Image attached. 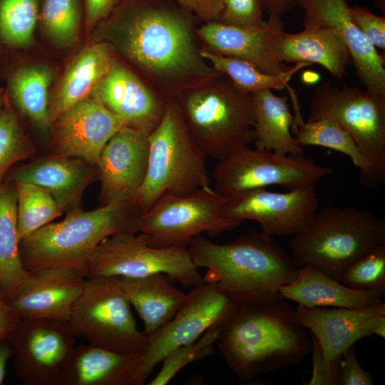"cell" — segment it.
<instances>
[{"label":"cell","mask_w":385,"mask_h":385,"mask_svg":"<svg viewBox=\"0 0 385 385\" xmlns=\"http://www.w3.org/2000/svg\"><path fill=\"white\" fill-rule=\"evenodd\" d=\"M201 23L173 0H120L93 41L111 45L155 90L174 98L219 73L200 54Z\"/></svg>","instance_id":"6da1fadb"},{"label":"cell","mask_w":385,"mask_h":385,"mask_svg":"<svg viewBox=\"0 0 385 385\" xmlns=\"http://www.w3.org/2000/svg\"><path fill=\"white\" fill-rule=\"evenodd\" d=\"M187 248L193 263L206 268L205 282L215 284L240 307L283 299L279 288L297 273L292 255L262 231L251 230L226 244L200 235Z\"/></svg>","instance_id":"7a4b0ae2"},{"label":"cell","mask_w":385,"mask_h":385,"mask_svg":"<svg viewBox=\"0 0 385 385\" xmlns=\"http://www.w3.org/2000/svg\"><path fill=\"white\" fill-rule=\"evenodd\" d=\"M227 366L247 382L263 374L301 364L311 353L307 329L287 299L241 307L216 342Z\"/></svg>","instance_id":"3957f363"},{"label":"cell","mask_w":385,"mask_h":385,"mask_svg":"<svg viewBox=\"0 0 385 385\" xmlns=\"http://www.w3.org/2000/svg\"><path fill=\"white\" fill-rule=\"evenodd\" d=\"M143 211L135 202L103 205L90 211L74 208L58 222H50L19 242L25 270L68 267L84 276L87 261L105 238L139 231Z\"/></svg>","instance_id":"277c9868"},{"label":"cell","mask_w":385,"mask_h":385,"mask_svg":"<svg viewBox=\"0 0 385 385\" xmlns=\"http://www.w3.org/2000/svg\"><path fill=\"white\" fill-rule=\"evenodd\" d=\"M174 98L191 137L207 156L220 160L253 143L252 93L239 91L225 74L219 72Z\"/></svg>","instance_id":"5b68a950"},{"label":"cell","mask_w":385,"mask_h":385,"mask_svg":"<svg viewBox=\"0 0 385 385\" xmlns=\"http://www.w3.org/2000/svg\"><path fill=\"white\" fill-rule=\"evenodd\" d=\"M384 245V219L367 210L334 206L317 211L289 243L297 267L312 265L337 281L362 255Z\"/></svg>","instance_id":"8992f818"},{"label":"cell","mask_w":385,"mask_h":385,"mask_svg":"<svg viewBox=\"0 0 385 385\" xmlns=\"http://www.w3.org/2000/svg\"><path fill=\"white\" fill-rule=\"evenodd\" d=\"M148 140L147 172L134 199L143 213L164 193L183 195L209 186L207 155L191 137L175 98H168Z\"/></svg>","instance_id":"52a82bcc"},{"label":"cell","mask_w":385,"mask_h":385,"mask_svg":"<svg viewBox=\"0 0 385 385\" xmlns=\"http://www.w3.org/2000/svg\"><path fill=\"white\" fill-rule=\"evenodd\" d=\"M68 323L76 337L120 353H144L150 340L138 328L118 277H86Z\"/></svg>","instance_id":"ba28073f"},{"label":"cell","mask_w":385,"mask_h":385,"mask_svg":"<svg viewBox=\"0 0 385 385\" xmlns=\"http://www.w3.org/2000/svg\"><path fill=\"white\" fill-rule=\"evenodd\" d=\"M224 202L210 186L183 195L164 193L140 217L138 232L155 247L187 248L204 232L217 237L241 224L223 215Z\"/></svg>","instance_id":"9c48e42d"},{"label":"cell","mask_w":385,"mask_h":385,"mask_svg":"<svg viewBox=\"0 0 385 385\" xmlns=\"http://www.w3.org/2000/svg\"><path fill=\"white\" fill-rule=\"evenodd\" d=\"M334 119L354 139L371 169V185L385 181V97L324 83L315 90L308 121Z\"/></svg>","instance_id":"30bf717a"},{"label":"cell","mask_w":385,"mask_h":385,"mask_svg":"<svg viewBox=\"0 0 385 385\" xmlns=\"http://www.w3.org/2000/svg\"><path fill=\"white\" fill-rule=\"evenodd\" d=\"M155 273H164L185 287L205 282L188 248L155 247L140 232L118 234L103 240L91 254L84 274L140 277Z\"/></svg>","instance_id":"8fae6325"},{"label":"cell","mask_w":385,"mask_h":385,"mask_svg":"<svg viewBox=\"0 0 385 385\" xmlns=\"http://www.w3.org/2000/svg\"><path fill=\"white\" fill-rule=\"evenodd\" d=\"M304 155H280L245 148L219 160L213 170L214 189L225 199L248 190L279 185L288 190L316 186L332 174Z\"/></svg>","instance_id":"7c38bea8"},{"label":"cell","mask_w":385,"mask_h":385,"mask_svg":"<svg viewBox=\"0 0 385 385\" xmlns=\"http://www.w3.org/2000/svg\"><path fill=\"white\" fill-rule=\"evenodd\" d=\"M241 307L232 302L213 283L193 287L173 318L150 337L143 354L136 385H143L155 366L172 349L197 340L210 328L222 329Z\"/></svg>","instance_id":"4fadbf2b"},{"label":"cell","mask_w":385,"mask_h":385,"mask_svg":"<svg viewBox=\"0 0 385 385\" xmlns=\"http://www.w3.org/2000/svg\"><path fill=\"white\" fill-rule=\"evenodd\" d=\"M13 367L24 385H58L75 347L68 322L50 319H20L8 337Z\"/></svg>","instance_id":"5bb4252c"},{"label":"cell","mask_w":385,"mask_h":385,"mask_svg":"<svg viewBox=\"0 0 385 385\" xmlns=\"http://www.w3.org/2000/svg\"><path fill=\"white\" fill-rule=\"evenodd\" d=\"M315 186L280 192L258 188L225 199L223 215L242 222H257L271 236L293 235L302 230L317 211Z\"/></svg>","instance_id":"9a60e30c"},{"label":"cell","mask_w":385,"mask_h":385,"mask_svg":"<svg viewBox=\"0 0 385 385\" xmlns=\"http://www.w3.org/2000/svg\"><path fill=\"white\" fill-rule=\"evenodd\" d=\"M90 96L125 126L148 135L160 123L168 101L118 56Z\"/></svg>","instance_id":"2e32d148"},{"label":"cell","mask_w":385,"mask_h":385,"mask_svg":"<svg viewBox=\"0 0 385 385\" xmlns=\"http://www.w3.org/2000/svg\"><path fill=\"white\" fill-rule=\"evenodd\" d=\"M304 27L332 30L344 43L366 91L385 97V58L354 22L346 0H300Z\"/></svg>","instance_id":"e0dca14e"},{"label":"cell","mask_w":385,"mask_h":385,"mask_svg":"<svg viewBox=\"0 0 385 385\" xmlns=\"http://www.w3.org/2000/svg\"><path fill=\"white\" fill-rule=\"evenodd\" d=\"M148 135L124 126L107 142L96 163L103 205L134 202L145 178Z\"/></svg>","instance_id":"ac0fdd59"},{"label":"cell","mask_w":385,"mask_h":385,"mask_svg":"<svg viewBox=\"0 0 385 385\" xmlns=\"http://www.w3.org/2000/svg\"><path fill=\"white\" fill-rule=\"evenodd\" d=\"M52 124L56 154L78 158L91 165H96L107 142L125 126L91 96L72 106Z\"/></svg>","instance_id":"d6986e66"},{"label":"cell","mask_w":385,"mask_h":385,"mask_svg":"<svg viewBox=\"0 0 385 385\" xmlns=\"http://www.w3.org/2000/svg\"><path fill=\"white\" fill-rule=\"evenodd\" d=\"M86 277L68 267H48L29 275L8 302L20 319H50L68 322Z\"/></svg>","instance_id":"ffe728a7"},{"label":"cell","mask_w":385,"mask_h":385,"mask_svg":"<svg viewBox=\"0 0 385 385\" xmlns=\"http://www.w3.org/2000/svg\"><path fill=\"white\" fill-rule=\"evenodd\" d=\"M282 17L269 16L257 28H243L220 21L201 23L197 34L202 48L215 53L246 60L260 71L281 75L290 68L276 56L273 40L276 31L284 28Z\"/></svg>","instance_id":"44dd1931"},{"label":"cell","mask_w":385,"mask_h":385,"mask_svg":"<svg viewBox=\"0 0 385 385\" xmlns=\"http://www.w3.org/2000/svg\"><path fill=\"white\" fill-rule=\"evenodd\" d=\"M385 314L383 302L360 308L317 307L298 305L297 321L309 330L320 344L324 364L341 355L356 342L371 337L367 324L371 317Z\"/></svg>","instance_id":"7402d4cb"},{"label":"cell","mask_w":385,"mask_h":385,"mask_svg":"<svg viewBox=\"0 0 385 385\" xmlns=\"http://www.w3.org/2000/svg\"><path fill=\"white\" fill-rule=\"evenodd\" d=\"M143 354L120 353L89 344L75 346L58 385H136Z\"/></svg>","instance_id":"603a6c76"},{"label":"cell","mask_w":385,"mask_h":385,"mask_svg":"<svg viewBox=\"0 0 385 385\" xmlns=\"http://www.w3.org/2000/svg\"><path fill=\"white\" fill-rule=\"evenodd\" d=\"M92 166L78 158L55 154L16 169L10 179L46 189L63 212L76 208L85 189L98 174Z\"/></svg>","instance_id":"cb8c5ba5"},{"label":"cell","mask_w":385,"mask_h":385,"mask_svg":"<svg viewBox=\"0 0 385 385\" xmlns=\"http://www.w3.org/2000/svg\"><path fill=\"white\" fill-rule=\"evenodd\" d=\"M274 51L283 63H318L332 76L342 79L351 60L348 50L332 30L314 26L304 27L297 34L278 29L273 40Z\"/></svg>","instance_id":"d4e9b609"},{"label":"cell","mask_w":385,"mask_h":385,"mask_svg":"<svg viewBox=\"0 0 385 385\" xmlns=\"http://www.w3.org/2000/svg\"><path fill=\"white\" fill-rule=\"evenodd\" d=\"M117 56L109 43L94 41L71 61L50 99L51 124L62 113L91 96Z\"/></svg>","instance_id":"484cf974"},{"label":"cell","mask_w":385,"mask_h":385,"mask_svg":"<svg viewBox=\"0 0 385 385\" xmlns=\"http://www.w3.org/2000/svg\"><path fill=\"white\" fill-rule=\"evenodd\" d=\"M279 292L283 299L307 308L352 309L382 302L379 293L351 289L312 265L298 267L295 278Z\"/></svg>","instance_id":"4316f807"},{"label":"cell","mask_w":385,"mask_h":385,"mask_svg":"<svg viewBox=\"0 0 385 385\" xmlns=\"http://www.w3.org/2000/svg\"><path fill=\"white\" fill-rule=\"evenodd\" d=\"M123 291L152 336L168 323L178 311L186 294L164 273L140 277H118Z\"/></svg>","instance_id":"83f0119b"},{"label":"cell","mask_w":385,"mask_h":385,"mask_svg":"<svg viewBox=\"0 0 385 385\" xmlns=\"http://www.w3.org/2000/svg\"><path fill=\"white\" fill-rule=\"evenodd\" d=\"M252 98L255 148L280 155H304L292 133L294 115L288 96H278L265 88L252 93Z\"/></svg>","instance_id":"f1b7e54d"},{"label":"cell","mask_w":385,"mask_h":385,"mask_svg":"<svg viewBox=\"0 0 385 385\" xmlns=\"http://www.w3.org/2000/svg\"><path fill=\"white\" fill-rule=\"evenodd\" d=\"M5 78L6 95L17 113L38 128L49 127L52 68L43 63L20 64L8 69Z\"/></svg>","instance_id":"f546056e"},{"label":"cell","mask_w":385,"mask_h":385,"mask_svg":"<svg viewBox=\"0 0 385 385\" xmlns=\"http://www.w3.org/2000/svg\"><path fill=\"white\" fill-rule=\"evenodd\" d=\"M29 275L19 252L17 193L14 185L0 184V294L9 302Z\"/></svg>","instance_id":"4dcf8cb0"},{"label":"cell","mask_w":385,"mask_h":385,"mask_svg":"<svg viewBox=\"0 0 385 385\" xmlns=\"http://www.w3.org/2000/svg\"><path fill=\"white\" fill-rule=\"evenodd\" d=\"M297 143L302 146L314 145L337 150L348 156L360 172L364 185L372 188L370 165L361 154L354 139L334 119L323 117L292 127Z\"/></svg>","instance_id":"1f68e13d"},{"label":"cell","mask_w":385,"mask_h":385,"mask_svg":"<svg viewBox=\"0 0 385 385\" xmlns=\"http://www.w3.org/2000/svg\"><path fill=\"white\" fill-rule=\"evenodd\" d=\"M200 54L216 71L225 74L239 91L247 93L265 88L274 91L287 88L288 82L296 73L311 65L305 62L297 63L281 75H272L240 58L215 53L203 48Z\"/></svg>","instance_id":"d6a6232c"},{"label":"cell","mask_w":385,"mask_h":385,"mask_svg":"<svg viewBox=\"0 0 385 385\" xmlns=\"http://www.w3.org/2000/svg\"><path fill=\"white\" fill-rule=\"evenodd\" d=\"M40 0H0V49L24 50L34 39Z\"/></svg>","instance_id":"836d02e7"},{"label":"cell","mask_w":385,"mask_h":385,"mask_svg":"<svg viewBox=\"0 0 385 385\" xmlns=\"http://www.w3.org/2000/svg\"><path fill=\"white\" fill-rule=\"evenodd\" d=\"M17 193V223L19 242L53 220L62 210L45 188L31 183L12 181Z\"/></svg>","instance_id":"e575fe53"},{"label":"cell","mask_w":385,"mask_h":385,"mask_svg":"<svg viewBox=\"0 0 385 385\" xmlns=\"http://www.w3.org/2000/svg\"><path fill=\"white\" fill-rule=\"evenodd\" d=\"M81 17V0H40L38 19L55 45L67 47L76 42Z\"/></svg>","instance_id":"d590c367"},{"label":"cell","mask_w":385,"mask_h":385,"mask_svg":"<svg viewBox=\"0 0 385 385\" xmlns=\"http://www.w3.org/2000/svg\"><path fill=\"white\" fill-rule=\"evenodd\" d=\"M32 153L19 117L6 93L0 114V184L7 170L16 163L26 159Z\"/></svg>","instance_id":"8d00e7d4"},{"label":"cell","mask_w":385,"mask_h":385,"mask_svg":"<svg viewBox=\"0 0 385 385\" xmlns=\"http://www.w3.org/2000/svg\"><path fill=\"white\" fill-rule=\"evenodd\" d=\"M346 287L385 294V245L374 247L351 264L340 280Z\"/></svg>","instance_id":"74e56055"},{"label":"cell","mask_w":385,"mask_h":385,"mask_svg":"<svg viewBox=\"0 0 385 385\" xmlns=\"http://www.w3.org/2000/svg\"><path fill=\"white\" fill-rule=\"evenodd\" d=\"M221 329L210 328L195 342L170 351L161 361L160 371L149 385H165L189 364L212 355Z\"/></svg>","instance_id":"f35d334b"},{"label":"cell","mask_w":385,"mask_h":385,"mask_svg":"<svg viewBox=\"0 0 385 385\" xmlns=\"http://www.w3.org/2000/svg\"><path fill=\"white\" fill-rule=\"evenodd\" d=\"M262 0H224L220 22L243 28L262 26Z\"/></svg>","instance_id":"ab89813d"},{"label":"cell","mask_w":385,"mask_h":385,"mask_svg":"<svg viewBox=\"0 0 385 385\" xmlns=\"http://www.w3.org/2000/svg\"><path fill=\"white\" fill-rule=\"evenodd\" d=\"M312 341V371L306 385H339L341 355L335 357L329 366L324 364L322 349L316 337L309 332Z\"/></svg>","instance_id":"60d3db41"},{"label":"cell","mask_w":385,"mask_h":385,"mask_svg":"<svg viewBox=\"0 0 385 385\" xmlns=\"http://www.w3.org/2000/svg\"><path fill=\"white\" fill-rule=\"evenodd\" d=\"M351 18L371 44L376 48L385 50V17L377 16L366 7L349 6Z\"/></svg>","instance_id":"b9f144b4"},{"label":"cell","mask_w":385,"mask_h":385,"mask_svg":"<svg viewBox=\"0 0 385 385\" xmlns=\"http://www.w3.org/2000/svg\"><path fill=\"white\" fill-rule=\"evenodd\" d=\"M373 375L361 366L354 344L341 354L339 385H373Z\"/></svg>","instance_id":"7bdbcfd3"},{"label":"cell","mask_w":385,"mask_h":385,"mask_svg":"<svg viewBox=\"0 0 385 385\" xmlns=\"http://www.w3.org/2000/svg\"><path fill=\"white\" fill-rule=\"evenodd\" d=\"M190 10L202 23L219 21L224 0H173Z\"/></svg>","instance_id":"ee69618b"},{"label":"cell","mask_w":385,"mask_h":385,"mask_svg":"<svg viewBox=\"0 0 385 385\" xmlns=\"http://www.w3.org/2000/svg\"><path fill=\"white\" fill-rule=\"evenodd\" d=\"M120 0H84L85 25L92 31L103 21L117 6Z\"/></svg>","instance_id":"f6af8a7d"},{"label":"cell","mask_w":385,"mask_h":385,"mask_svg":"<svg viewBox=\"0 0 385 385\" xmlns=\"http://www.w3.org/2000/svg\"><path fill=\"white\" fill-rule=\"evenodd\" d=\"M19 321L15 309L0 294V342L7 339Z\"/></svg>","instance_id":"bcb514c9"},{"label":"cell","mask_w":385,"mask_h":385,"mask_svg":"<svg viewBox=\"0 0 385 385\" xmlns=\"http://www.w3.org/2000/svg\"><path fill=\"white\" fill-rule=\"evenodd\" d=\"M300 0H262L264 11L269 16L282 17L295 6H299Z\"/></svg>","instance_id":"7dc6e473"},{"label":"cell","mask_w":385,"mask_h":385,"mask_svg":"<svg viewBox=\"0 0 385 385\" xmlns=\"http://www.w3.org/2000/svg\"><path fill=\"white\" fill-rule=\"evenodd\" d=\"M13 349L7 339L0 342V385L4 383L6 366L9 359L13 356Z\"/></svg>","instance_id":"c3c4849f"},{"label":"cell","mask_w":385,"mask_h":385,"mask_svg":"<svg viewBox=\"0 0 385 385\" xmlns=\"http://www.w3.org/2000/svg\"><path fill=\"white\" fill-rule=\"evenodd\" d=\"M367 330L371 336L376 334L385 337V314H378L371 317L367 324Z\"/></svg>","instance_id":"681fc988"},{"label":"cell","mask_w":385,"mask_h":385,"mask_svg":"<svg viewBox=\"0 0 385 385\" xmlns=\"http://www.w3.org/2000/svg\"><path fill=\"white\" fill-rule=\"evenodd\" d=\"M302 79L304 83L312 84L319 81L320 76L316 72L307 71L302 73Z\"/></svg>","instance_id":"f907efd6"},{"label":"cell","mask_w":385,"mask_h":385,"mask_svg":"<svg viewBox=\"0 0 385 385\" xmlns=\"http://www.w3.org/2000/svg\"><path fill=\"white\" fill-rule=\"evenodd\" d=\"M6 96V88H0V114L2 111Z\"/></svg>","instance_id":"816d5d0a"},{"label":"cell","mask_w":385,"mask_h":385,"mask_svg":"<svg viewBox=\"0 0 385 385\" xmlns=\"http://www.w3.org/2000/svg\"><path fill=\"white\" fill-rule=\"evenodd\" d=\"M374 4L381 11H385V0H374Z\"/></svg>","instance_id":"f5cc1de1"}]
</instances>
